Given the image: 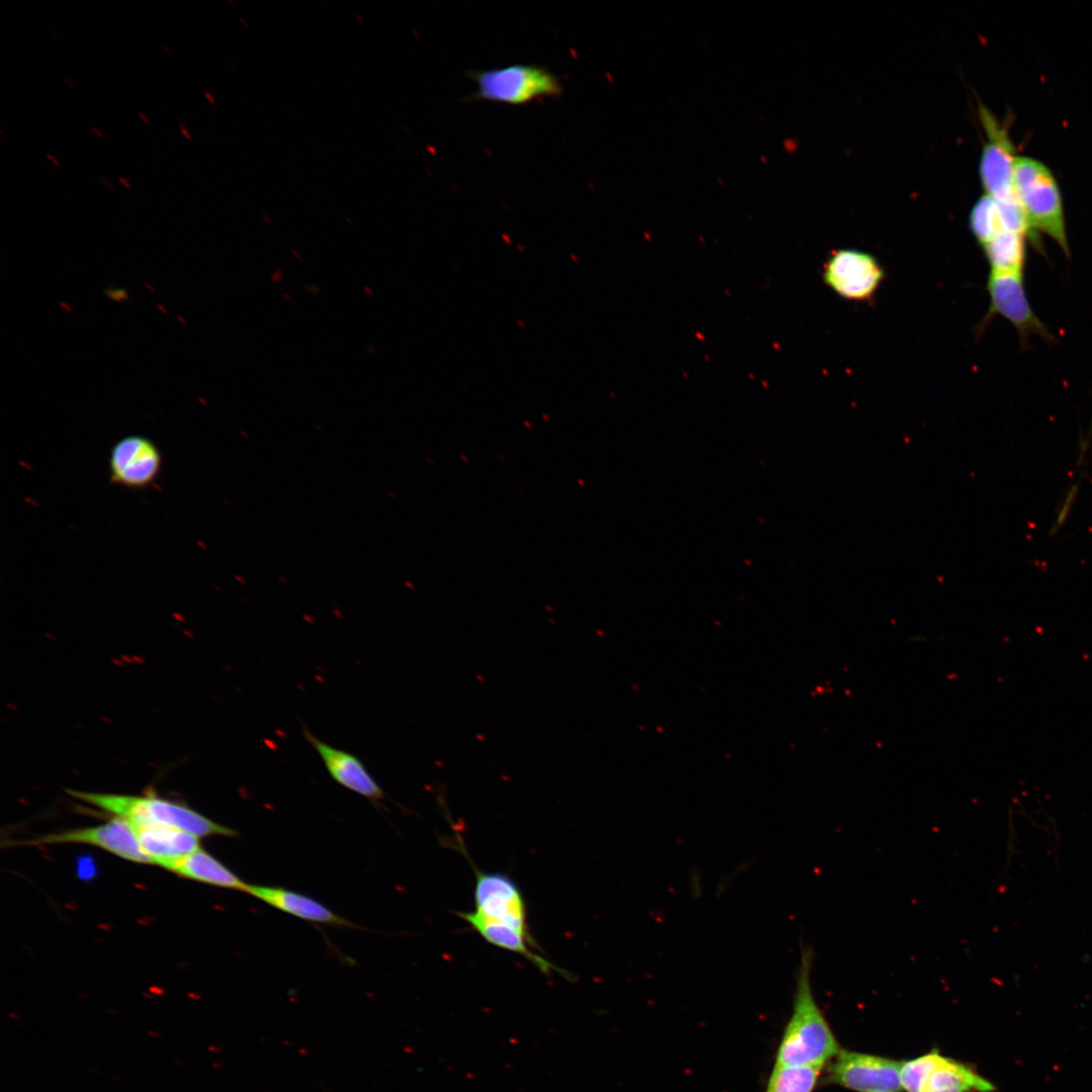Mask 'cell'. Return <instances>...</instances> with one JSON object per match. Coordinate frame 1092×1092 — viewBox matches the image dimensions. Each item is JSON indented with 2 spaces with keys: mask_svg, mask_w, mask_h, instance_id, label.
Segmentation results:
<instances>
[{
  "mask_svg": "<svg viewBox=\"0 0 1092 1092\" xmlns=\"http://www.w3.org/2000/svg\"><path fill=\"white\" fill-rule=\"evenodd\" d=\"M163 457L150 438L128 435L115 442L110 450L109 480L132 490L152 486L160 476Z\"/></svg>",
  "mask_w": 1092,
  "mask_h": 1092,
  "instance_id": "obj_10",
  "label": "cell"
},
{
  "mask_svg": "<svg viewBox=\"0 0 1092 1092\" xmlns=\"http://www.w3.org/2000/svg\"><path fill=\"white\" fill-rule=\"evenodd\" d=\"M813 948L803 945L793 1010L779 1042L775 1065L823 1068L841 1050L813 994Z\"/></svg>",
  "mask_w": 1092,
  "mask_h": 1092,
  "instance_id": "obj_1",
  "label": "cell"
},
{
  "mask_svg": "<svg viewBox=\"0 0 1092 1092\" xmlns=\"http://www.w3.org/2000/svg\"><path fill=\"white\" fill-rule=\"evenodd\" d=\"M1026 240L1024 235L1001 231L982 246L990 272L1023 273L1026 262Z\"/></svg>",
  "mask_w": 1092,
  "mask_h": 1092,
  "instance_id": "obj_18",
  "label": "cell"
},
{
  "mask_svg": "<svg viewBox=\"0 0 1092 1092\" xmlns=\"http://www.w3.org/2000/svg\"><path fill=\"white\" fill-rule=\"evenodd\" d=\"M970 229L977 242L984 246L1002 231L998 203L984 194L970 213Z\"/></svg>",
  "mask_w": 1092,
  "mask_h": 1092,
  "instance_id": "obj_20",
  "label": "cell"
},
{
  "mask_svg": "<svg viewBox=\"0 0 1092 1092\" xmlns=\"http://www.w3.org/2000/svg\"><path fill=\"white\" fill-rule=\"evenodd\" d=\"M46 157L53 164L57 165L58 167H61V163L58 161V159H57V157L55 155L46 154Z\"/></svg>",
  "mask_w": 1092,
  "mask_h": 1092,
  "instance_id": "obj_24",
  "label": "cell"
},
{
  "mask_svg": "<svg viewBox=\"0 0 1092 1092\" xmlns=\"http://www.w3.org/2000/svg\"><path fill=\"white\" fill-rule=\"evenodd\" d=\"M875 1092H896V1091H875Z\"/></svg>",
  "mask_w": 1092,
  "mask_h": 1092,
  "instance_id": "obj_35",
  "label": "cell"
},
{
  "mask_svg": "<svg viewBox=\"0 0 1092 1092\" xmlns=\"http://www.w3.org/2000/svg\"><path fill=\"white\" fill-rule=\"evenodd\" d=\"M987 291L990 305L986 315L977 326L979 336L995 315H1001L1016 330L1022 348L1032 336L1053 343L1056 341L1048 327L1034 313L1027 298L1023 273H989Z\"/></svg>",
  "mask_w": 1092,
  "mask_h": 1092,
  "instance_id": "obj_5",
  "label": "cell"
},
{
  "mask_svg": "<svg viewBox=\"0 0 1092 1092\" xmlns=\"http://www.w3.org/2000/svg\"><path fill=\"white\" fill-rule=\"evenodd\" d=\"M302 735L314 748L331 778L342 787L373 802L385 798V793L353 753L337 748L315 737L305 726Z\"/></svg>",
  "mask_w": 1092,
  "mask_h": 1092,
  "instance_id": "obj_12",
  "label": "cell"
},
{
  "mask_svg": "<svg viewBox=\"0 0 1092 1092\" xmlns=\"http://www.w3.org/2000/svg\"><path fill=\"white\" fill-rule=\"evenodd\" d=\"M68 794L126 820L132 826L162 824L183 829L197 837H236L238 832L197 811L155 795L132 796L68 790Z\"/></svg>",
  "mask_w": 1092,
  "mask_h": 1092,
  "instance_id": "obj_2",
  "label": "cell"
},
{
  "mask_svg": "<svg viewBox=\"0 0 1092 1092\" xmlns=\"http://www.w3.org/2000/svg\"><path fill=\"white\" fill-rule=\"evenodd\" d=\"M902 1062L893 1059L840 1050L828 1063L824 1084L856 1092L900 1091Z\"/></svg>",
  "mask_w": 1092,
  "mask_h": 1092,
  "instance_id": "obj_6",
  "label": "cell"
},
{
  "mask_svg": "<svg viewBox=\"0 0 1092 1092\" xmlns=\"http://www.w3.org/2000/svg\"><path fill=\"white\" fill-rule=\"evenodd\" d=\"M180 130H181L182 134H183V135H184V136H185V138H186V139H187L188 141H192V139H191V135H190V133H189V131H188V129H187V127H180Z\"/></svg>",
  "mask_w": 1092,
  "mask_h": 1092,
  "instance_id": "obj_26",
  "label": "cell"
},
{
  "mask_svg": "<svg viewBox=\"0 0 1092 1092\" xmlns=\"http://www.w3.org/2000/svg\"><path fill=\"white\" fill-rule=\"evenodd\" d=\"M204 96H205V97H206V98H207V99H208V100H209V101H210V102H211L212 104H214V103H215V101H214V99L212 98V95H211L210 93H208V92H205V93H204Z\"/></svg>",
  "mask_w": 1092,
  "mask_h": 1092,
  "instance_id": "obj_33",
  "label": "cell"
},
{
  "mask_svg": "<svg viewBox=\"0 0 1092 1092\" xmlns=\"http://www.w3.org/2000/svg\"><path fill=\"white\" fill-rule=\"evenodd\" d=\"M995 1087L974 1068L943 1057L929 1076L923 1092H993Z\"/></svg>",
  "mask_w": 1092,
  "mask_h": 1092,
  "instance_id": "obj_17",
  "label": "cell"
},
{
  "mask_svg": "<svg viewBox=\"0 0 1092 1092\" xmlns=\"http://www.w3.org/2000/svg\"><path fill=\"white\" fill-rule=\"evenodd\" d=\"M91 130H92V131H93V132H94L95 134H97V135H98V136H99L100 139H102V140L104 139V135H103V133H102V131H101V129H100V128H98V127H95V126H92V127H91Z\"/></svg>",
  "mask_w": 1092,
  "mask_h": 1092,
  "instance_id": "obj_28",
  "label": "cell"
},
{
  "mask_svg": "<svg viewBox=\"0 0 1092 1092\" xmlns=\"http://www.w3.org/2000/svg\"><path fill=\"white\" fill-rule=\"evenodd\" d=\"M39 163H40V164H41V165H42L43 167H46V168H47V169H48L49 171H52L51 167H50V166H48V165H47V164H46L44 162L40 161Z\"/></svg>",
  "mask_w": 1092,
  "mask_h": 1092,
  "instance_id": "obj_34",
  "label": "cell"
},
{
  "mask_svg": "<svg viewBox=\"0 0 1092 1092\" xmlns=\"http://www.w3.org/2000/svg\"><path fill=\"white\" fill-rule=\"evenodd\" d=\"M118 180H119V182H120V183H122V184H123V186H124L125 188H127V189H131V188H132V187H131V185H130V183H129V181H128V179H125V178H123V177H121V176H118Z\"/></svg>",
  "mask_w": 1092,
  "mask_h": 1092,
  "instance_id": "obj_25",
  "label": "cell"
},
{
  "mask_svg": "<svg viewBox=\"0 0 1092 1092\" xmlns=\"http://www.w3.org/2000/svg\"><path fill=\"white\" fill-rule=\"evenodd\" d=\"M98 180L110 190L115 191V188L113 187L111 182H109L104 176H98Z\"/></svg>",
  "mask_w": 1092,
  "mask_h": 1092,
  "instance_id": "obj_23",
  "label": "cell"
},
{
  "mask_svg": "<svg viewBox=\"0 0 1092 1092\" xmlns=\"http://www.w3.org/2000/svg\"><path fill=\"white\" fill-rule=\"evenodd\" d=\"M1014 190L1030 229L1051 238L1070 257L1062 194L1048 166L1034 158L1017 156Z\"/></svg>",
  "mask_w": 1092,
  "mask_h": 1092,
  "instance_id": "obj_3",
  "label": "cell"
},
{
  "mask_svg": "<svg viewBox=\"0 0 1092 1092\" xmlns=\"http://www.w3.org/2000/svg\"><path fill=\"white\" fill-rule=\"evenodd\" d=\"M943 1057L938 1050H932L920 1057L902 1062L900 1070L902 1089L906 1092H923L926 1081Z\"/></svg>",
  "mask_w": 1092,
  "mask_h": 1092,
  "instance_id": "obj_21",
  "label": "cell"
},
{
  "mask_svg": "<svg viewBox=\"0 0 1092 1092\" xmlns=\"http://www.w3.org/2000/svg\"><path fill=\"white\" fill-rule=\"evenodd\" d=\"M20 843L23 845L84 843L97 846L129 861L153 863L142 849L132 826L119 817L101 825L49 833Z\"/></svg>",
  "mask_w": 1092,
  "mask_h": 1092,
  "instance_id": "obj_11",
  "label": "cell"
},
{
  "mask_svg": "<svg viewBox=\"0 0 1092 1092\" xmlns=\"http://www.w3.org/2000/svg\"><path fill=\"white\" fill-rule=\"evenodd\" d=\"M176 118H177V122H178L179 127H186V121H184V119L181 116L177 115Z\"/></svg>",
  "mask_w": 1092,
  "mask_h": 1092,
  "instance_id": "obj_29",
  "label": "cell"
},
{
  "mask_svg": "<svg viewBox=\"0 0 1092 1092\" xmlns=\"http://www.w3.org/2000/svg\"><path fill=\"white\" fill-rule=\"evenodd\" d=\"M139 116L144 120L145 123L150 124V120L144 112L139 111Z\"/></svg>",
  "mask_w": 1092,
  "mask_h": 1092,
  "instance_id": "obj_30",
  "label": "cell"
},
{
  "mask_svg": "<svg viewBox=\"0 0 1092 1092\" xmlns=\"http://www.w3.org/2000/svg\"><path fill=\"white\" fill-rule=\"evenodd\" d=\"M62 80H63V81H64V82H65V83H66V84H67V85H68V86H69V87H70L71 89H75V88H76V87H75V85H74V83H73V82H72V81H71V80H70L69 78H67V77H65V76H62Z\"/></svg>",
  "mask_w": 1092,
  "mask_h": 1092,
  "instance_id": "obj_27",
  "label": "cell"
},
{
  "mask_svg": "<svg viewBox=\"0 0 1092 1092\" xmlns=\"http://www.w3.org/2000/svg\"><path fill=\"white\" fill-rule=\"evenodd\" d=\"M244 893L302 920L342 927H357L317 900L282 887L247 885Z\"/></svg>",
  "mask_w": 1092,
  "mask_h": 1092,
  "instance_id": "obj_13",
  "label": "cell"
},
{
  "mask_svg": "<svg viewBox=\"0 0 1092 1092\" xmlns=\"http://www.w3.org/2000/svg\"><path fill=\"white\" fill-rule=\"evenodd\" d=\"M132 828L144 852L164 869L201 848L199 837L174 826L148 824Z\"/></svg>",
  "mask_w": 1092,
  "mask_h": 1092,
  "instance_id": "obj_15",
  "label": "cell"
},
{
  "mask_svg": "<svg viewBox=\"0 0 1092 1092\" xmlns=\"http://www.w3.org/2000/svg\"><path fill=\"white\" fill-rule=\"evenodd\" d=\"M822 1069L774 1065L764 1092H813Z\"/></svg>",
  "mask_w": 1092,
  "mask_h": 1092,
  "instance_id": "obj_19",
  "label": "cell"
},
{
  "mask_svg": "<svg viewBox=\"0 0 1092 1092\" xmlns=\"http://www.w3.org/2000/svg\"><path fill=\"white\" fill-rule=\"evenodd\" d=\"M463 920H465L480 936H482L487 942L500 947L503 949L518 953L528 960L543 974H550L551 972H559L561 975L567 978L568 973L562 969H559L543 956L537 953L533 948L537 945L534 940H530L522 933L514 929L513 927L504 924L502 922L494 921L477 911L459 912L457 913Z\"/></svg>",
  "mask_w": 1092,
  "mask_h": 1092,
  "instance_id": "obj_14",
  "label": "cell"
},
{
  "mask_svg": "<svg viewBox=\"0 0 1092 1092\" xmlns=\"http://www.w3.org/2000/svg\"><path fill=\"white\" fill-rule=\"evenodd\" d=\"M46 28H47V30H49V31H50V32H51V33H52V34H53V35H54L55 37H59V34H58V32L56 31V29H55V28H53V27H52V26H50V25L46 26Z\"/></svg>",
  "mask_w": 1092,
  "mask_h": 1092,
  "instance_id": "obj_31",
  "label": "cell"
},
{
  "mask_svg": "<svg viewBox=\"0 0 1092 1092\" xmlns=\"http://www.w3.org/2000/svg\"><path fill=\"white\" fill-rule=\"evenodd\" d=\"M467 75L477 86L470 100L522 106L537 99L559 97L563 92L558 76L538 65L513 64L469 71Z\"/></svg>",
  "mask_w": 1092,
  "mask_h": 1092,
  "instance_id": "obj_4",
  "label": "cell"
},
{
  "mask_svg": "<svg viewBox=\"0 0 1092 1092\" xmlns=\"http://www.w3.org/2000/svg\"><path fill=\"white\" fill-rule=\"evenodd\" d=\"M822 278L841 298L864 302L875 296L885 278V270L871 253L838 249L824 262Z\"/></svg>",
  "mask_w": 1092,
  "mask_h": 1092,
  "instance_id": "obj_7",
  "label": "cell"
},
{
  "mask_svg": "<svg viewBox=\"0 0 1092 1092\" xmlns=\"http://www.w3.org/2000/svg\"><path fill=\"white\" fill-rule=\"evenodd\" d=\"M166 870L189 880L245 892L247 883L202 848L169 863Z\"/></svg>",
  "mask_w": 1092,
  "mask_h": 1092,
  "instance_id": "obj_16",
  "label": "cell"
},
{
  "mask_svg": "<svg viewBox=\"0 0 1092 1092\" xmlns=\"http://www.w3.org/2000/svg\"><path fill=\"white\" fill-rule=\"evenodd\" d=\"M163 48L168 53L169 56L173 57V52H172V49L170 47H168L167 44H163Z\"/></svg>",
  "mask_w": 1092,
  "mask_h": 1092,
  "instance_id": "obj_32",
  "label": "cell"
},
{
  "mask_svg": "<svg viewBox=\"0 0 1092 1092\" xmlns=\"http://www.w3.org/2000/svg\"><path fill=\"white\" fill-rule=\"evenodd\" d=\"M472 868L476 878L474 910L534 940L528 926L525 899L517 883L506 874L482 872L474 863Z\"/></svg>",
  "mask_w": 1092,
  "mask_h": 1092,
  "instance_id": "obj_8",
  "label": "cell"
},
{
  "mask_svg": "<svg viewBox=\"0 0 1092 1092\" xmlns=\"http://www.w3.org/2000/svg\"><path fill=\"white\" fill-rule=\"evenodd\" d=\"M1080 483H1081V480L1075 482L1074 484H1072L1070 486L1069 490L1067 491V493L1065 495V498H1064V500H1063V503H1062V505L1060 507V510L1058 511L1056 520H1055V522H1054V524H1053V526H1052V528L1050 530V535L1051 536H1054L1055 534H1057V532L1063 527V525L1067 521V518H1068V516H1069V514H1070V512L1072 510V507H1073V505L1075 503V499H1076V497L1078 495V491H1079V488H1080Z\"/></svg>",
  "mask_w": 1092,
  "mask_h": 1092,
  "instance_id": "obj_22",
  "label": "cell"
},
{
  "mask_svg": "<svg viewBox=\"0 0 1092 1092\" xmlns=\"http://www.w3.org/2000/svg\"><path fill=\"white\" fill-rule=\"evenodd\" d=\"M982 122L988 136L984 147L980 176L986 191L997 202L1017 200L1014 190L1016 157L1006 128L986 108L981 109Z\"/></svg>",
  "mask_w": 1092,
  "mask_h": 1092,
  "instance_id": "obj_9",
  "label": "cell"
}]
</instances>
